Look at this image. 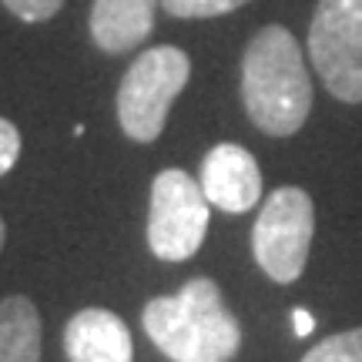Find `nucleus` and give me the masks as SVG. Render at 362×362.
I'll return each mask as SVG.
<instances>
[{
    "label": "nucleus",
    "instance_id": "1",
    "mask_svg": "<svg viewBox=\"0 0 362 362\" xmlns=\"http://www.w3.org/2000/svg\"><path fill=\"white\" fill-rule=\"evenodd\" d=\"M242 101L272 138L296 134L312 111V81L298 40L279 24L262 27L242 57Z\"/></svg>",
    "mask_w": 362,
    "mask_h": 362
},
{
    "label": "nucleus",
    "instance_id": "3",
    "mask_svg": "<svg viewBox=\"0 0 362 362\" xmlns=\"http://www.w3.org/2000/svg\"><path fill=\"white\" fill-rule=\"evenodd\" d=\"M192 78V61L178 47H151L138 54L117 88V121L131 141H155L168 111Z\"/></svg>",
    "mask_w": 362,
    "mask_h": 362
},
{
    "label": "nucleus",
    "instance_id": "7",
    "mask_svg": "<svg viewBox=\"0 0 362 362\" xmlns=\"http://www.w3.org/2000/svg\"><path fill=\"white\" fill-rule=\"evenodd\" d=\"M202 192L208 205L221 208L228 215H242L259 205L262 198V171L259 161L242 144H215L202 161Z\"/></svg>",
    "mask_w": 362,
    "mask_h": 362
},
{
    "label": "nucleus",
    "instance_id": "13",
    "mask_svg": "<svg viewBox=\"0 0 362 362\" xmlns=\"http://www.w3.org/2000/svg\"><path fill=\"white\" fill-rule=\"evenodd\" d=\"M0 4L27 24H40V21H51L64 0H0Z\"/></svg>",
    "mask_w": 362,
    "mask_h": 362
},
{
    "label": "nucleus",
    "instance_id": "14",
    "mask_svg": "<svg viewBox=\"0 0 362 362\" xmlns=\"http://www.w3.org/2000/svg\"><path fill=\"white\" fill-rule=\"evenodd\" d=\"M17 158H21V134L7 117H0V175H7L17 165Z\"/></svg>",
    "mask_w": 362,
    "mask_h": 362
},
{
    "label": "nucleus",
    "instance_id": "16",
    "mask_svg": "<svg viewBox=\"0 0 362 362\" xmlns=\"http://www.w3.org/2000/svg\"><path fill=\"white\" fill-rule=\"evenodd\" d=\"M4 238H7V228H4V218H0V248H4Z\"/></svg>",
    "mask_w": 362,
    "mask_h": 362
},
{
    "label": "nucleus",
    "instance_id": "2",
    "mask_svg": "<svg viewBox=\"0 0 362 362\" xmlns=\"http://www.w3.org/2000/svg\"><path fill=\"white\" fill-rule=\"evenodd\" d=\"M141 322L148 339L175 362H228L242 349V325L211 279H192L175 296L151 298Z\"/></svg>",
    "mask_w": 362,
    "mask_h": 362
},
{
    "label": "nucleus",
    "instance_id": "11",
    "mask_svg": "<svg viewBox=\"0 0 362 362\" xmlns=\"http://www.w3.org/2000/svg\"><path fill=\"white\" fill-rule=\"evenodd\" d=\"M302 362H362V325L322 339L319 346L305 352Z\"/></svg>",
    "mask_w": 362,
    "mask_h": 362
},
{
    "label": "nucleus",
    "instance_id": "4",
    "mask_svg": "<svg viewBox=\"0 0 362 362\" xmlns=\"http://www.w3.org/2000/svg\"><path fill=\"white\" fill-rule=\"evenodd\" d=\"M312 232H315V208L305 188L285 185L265 198L259 221L252 228V255L272 282H296L309 262Z\"/></svg>",
    "mask_w": 362,
    "mask_h": 362
},
{
    "label": "nucleus",
    "instance_id": "10",
    "mask_svg": "<svg viewBox=\"0 0 362 362\" xmlns=\"http://www.w3.org/2000/svg\"><path fill=\"white\" fill-rule=\"evenodd\" d=\"M0 362H40V315L24 296L0 302Z\"/></svg>",
    "mask_w": 362,
    "mask_h": 362
},
{
    "label": "nucleus",
    "instance_id": "8",
    "mask_svg": "<svg viewBox=\"0 0 362 362\" xmlns=\"http://www.w3.org/2000/svg\"><path fill=\"white\" fill-rule=\"evenodd\" d=\"M64 352L67 362H131L128 325L107 309H81L64 325Z\"/></svg>",
    "mask_w": 362,
    "mask_h": 362
},
{
    "label": "nucleus",
    "instance_id": "5",
    "mask_svg": "<svg viewBox=\"0 0 362 362\" xmlns=\"http://www.w3.org/2000/svg\"><path fill=\"white\" fill-rule=\"evenodd\" d=\"M309 57L332 98L362 101V0H319L309 27Z\"/></svg>",
    "mask_w": 362,
    "mask_h": 362
},
{
    "label": "nucleus",
    "instance_id": "9",
    "mask_svg": "<svg viewBox=\"0 0 362 362\" xmlns=\"http://www.w3.org/2000/svg\"><path fill=\"white\" fill-rule=\"evenodd\" d=\"M158 0H94L90 37L104 54L134 51L155 27Z\"/></svg>",
    "mask_w": 362,
    "mask_h": 362
},
{
    "label": "nucleus",
    "instance_id": "15",
    "mask_svg": "<svg viewBox=\"0 0 362 362\" xmlns=\"http://www.w3.org/2000/svg\"><path fill=\"white\" fill-rule=\"evenodd\" d=\"M292 325H296V336L305 339V336H312V329H315V319H312L305 309H296V312H292Z\"/></svg>",
    "mask_w": 362,
    "mask_h": 362
},
{
    "label": "nucleus",
    "instance_id": "6",
    "mask_svg": "<svg viewBox=\"0 0 362 362\" xmlns=\"http://www.w3.org/2000/svg\"><path fill=\"white\" fill-rule=\"evenodd\" d=\"M208 198L181 168H165L151 185L148 245L161 262H185L202 248L208 232Z\"/></svg>",
    "mask_w": 362,
    "mask_h": 362
},
{
    "label": "nucleus",
    "instance_id": "12",
    "mask_svg": "<svg viewBox=\"0 0 362 362\" xmlns=\"http://www.w3.org/2000/svg\"><path fill=\"white\" fill-rule=\"evenodd\" d=\"M248 0H161V7L171 17H221V13H232L238 7H245Z\"/></svg>",
    "mask_w": 362,
    "mask_h": 362
}]
</instances>
